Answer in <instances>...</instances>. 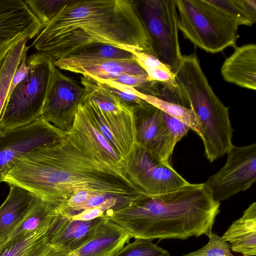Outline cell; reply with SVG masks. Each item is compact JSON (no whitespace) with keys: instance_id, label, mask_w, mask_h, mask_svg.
<instances>
[{"instance_id":"obj_32","label":"cell","mask_w":256,"mask_h":256,"mask_svg":"<svg viewBox=\"0 0 256 256\" xmlns=\"http://www.w3.org/2000/svg\"><path fill=\"white\" fill-rule=\"evenodd\" d=\"M96 80L104 88L114 94L132 108L144 101L140 98V92L133 87L121 84L109 80Z\"/></svg>"},{"instance_id":"obj_22","label":"cell","mask_w":256,"mask_h":256,"mask_svg":"<svg viewBox=\"0 0 256 256\" xmlns=\"http://www.w3.org/2000/svg\"><path fill=\"white\" fill-rule=\"evenodd\" d=\"M56 214L54 208L39 200L2 245L8 244L32 232L49 229Z\"/></svg>"},{"instance_id":"obj_9","label":"cell","mask_w":256,"mask_h":256,"mask_svg":"<svg viewBox=\"0 0 256 256\" xmlns=\"http://www.w3.org/2000/svg\"><path fill=\"white\" fill-rule=\"evenodd\" d=\"M224 165L204 183L216 202L249 189L256 180V144L233 146Z\"/></svg>"},{"instance_id":"obj_2","label":"cell","mask_w":256,"mask_h":256,"mask_svg":"<svg viewBox=\"0 0 256 256\" xmlns=\"http://www.w3.org/2000/svg\"><path fill=\"white\" fill-rule=\"evenodd\" d=\"M92 44L152 54L137 4L129 0H70L32 46L54 62Z\"/></svg>"},{"instance_id":"obj_15","label":"cell","mask_w":256,"mask_h":256,"mask_svg":"<svg viewBox=\"0 0 256 256\" xmlns=\"http://www.w3.org/2000/svg\"><path fill=\"white\" fill-rule=\"evenodd\" d=\"M132 108L136 144L169 162L176 144L166 129L162 110L145 101Z\"/></svg>"},{"instance_id":"obj_24","label":"cell","mask_w":256,"mask_h":256,"mask_svg":"<svg viewBox=\"0 0 256 256\" xmlns=\"http://www.w3.org/2000/svg\"><path fill=\"white\" fill-rule=\"evenodd\" d=\"M28 40L25 38L15 44L0 64V119L12 76L20 66L24 54L29 49L30 46L26 44Z\"/></svg>"},{"instance_id":"obj_28","label":"cell","mask_w":256,"mask_h":256,"mask_svg":"<svg viewBox=\"0 0 256 256\" xmlns=\"http://www.w3.org/2000/svg\"><path fill=\"white\" fill-rule=\"evenodd\" d=\"M134 54L137 61L152 80L178 86L174 74L156 57L150 54L141 52H136Z\"/></svg>"},{"instance_id":"obj_20","label":"cell","mask_w":256,"mask_h":256,"mask_svg":"<svg viewBox=\"0 0 256 256\" xmlns=\"http://www.w3.org/2000/svg\"><path fill=\"white\" fill-rule=\"evenodd\" d=\"M0 206V242L3 243L39 200L33 194L14 184Z\"/></svg>"},{"instance_id":"obj_27","label":"cell","mask_w":256,"mask_h":256,"mask_svg":"<svg viewBox=\"0 0 256 256\" xmlns=\"http://www.w3.org/2000/svg\"><path fill=\"white\" fill-rule=\"evenodd\" d=\"M140 98L171 116L180 120L202 138V132L200 128L194 112L190 108L141 92Z\"/></svg>"},{"instance_id":"obj_30","label":"cell","mask_w":256,"mask_h":256,"mask_svg":"<svg viewBox=\"0 0 256 256\" xmlns=\"http://www.w3.org/2000/svg\"><path fill=\"white\" fill-rule=\"evenodd\" d=\"M70 0H26V4L44 28Z\"/></svg>"},{"instance_id":"obj_4","label":"cell","mask_w":256,"mask_h":256,"mask_svg":"<svg viewBox=\"0 0 256 256\" xmlns=\"http://www.w3.org/2000/svg\"><path fill=\"white\" fill-rule=\"evenodd\" d=\"M174 76L200 128L206 157L212 162L234 146L228 108L214 94L198 60L183 64Z\"/></svg>"},{"instance_id":"obj_14","label":"cell","mask_w":256,"mask_h":256,"mask_svg":"<svg viewBox=\"0 0 256 256\" xmlns=\"http://www.w3.org/2000/svg\"><path fill=\"white\" fill-rule=\"evenodd\" d=\"M42 26L22 0H0V64L22 40L35 38Z\"/></svg>"},{"instance_id":"obj_12","label":"cell","mask_w":256,"mask_h":256,"mask_svg":"<svg viewBox=\"0 0 256 256\" xmlns=\"http://www.w3.org/2000/svg\"><path fill=\"white\" fill-rule=\"evenodd\" d=\"M82 104L125 162L137 144L132 108L125 105L114 110H102L86 97Z\"/></svg>"},{"instance_id":"obj_11","label":"cell","mask_w":256,"mask_h":256,"mask_svg":"<svg viewBox=\"0 0 256 256\" xmlns=\"http://www.w3.org/2000/svg\"><path fill=\"white\" fill-rule=\"evenodd\" d=\"M86 90L56 67L44 104L41 117L64 132L71 128Z\"/></svg>"},{"instance_id":"obj_13","label":"cell","mask_w":256,"mask_h":256,"mask_svg":"<svg viewBox=\"0 0 256 256\" xmlns=\"http://www.w3.org/2000/svg\"><path fill=\"white\" fill-rule=\"evenodd\" d=\"M66 134L86 154L125 174L124 160L104 136L82 104L78 108L71 128Z\"/></svg>"},{"instance_id":"obj_5","label":"cell","mask_w":256,"mask_h":256,"mask_svg":"<svg viewBox=\"0 0 256 256\" xmlns=\"http://www.w3.org/2000/svg\"><path fill=\"white\" fill-rule=\"evenodd\" d=\"M178 28L195 46L210 53L236 46L238 26L206 0H176Z\"/></svg>"},{"instance_id":"obj_36","label":"cell","mask_w":256,"mask_h":256,"mask_svg":"<svg viewBox=\"0 0 256 256\" xmlns=\"http://www.w3.org/2000/svg\"><path fill=\"white\" fill-rule=\"evenodd\" d=\"M70 254L58 251L52 248L44 256H70Z\"/></svg>"},{"instance_id":"obj_21","label":"cell","mask_w":256,"mask_h":256,"mask_svg":"<svg viewBox=\"0 0 256 256\" xmlns=\"http://www.w3.org/2000/svg\"><path fill=\"white\" fill-rule=\"evenodd\" d=\"M222 238L231 244L232 252L242 256L256 255V202L252 203L242 216L234 222Z\"/></svg>"},{"instance_id":"obj_26","label":"cell","mask_w":256,"mask_h":256,"mask_svg":"<svg viewBox=\"0 0 256 256\" xmlns=\"http://www.w3.org/2000/svg\"><path fill=\"white\" fill-rule=\"evenodd\" d=\"M206 0L209 4L234 20L238 26H252L256 22V0Z\"/></svg>"},{"instance_id":"obj_1","label":"cell","mask_w":256,"mask_h":256,"mask_svg":"<svg viewBox=\"0 0 256 256\" xmlns=\"http://www.w3.org/2000/svg\"><path fill=\"white\" fill-rule=\"evenodd\" d=\"M2 182L26 190L56 210L82 189L116 197L126 204L144 195L125 174L86 154L66 134L18 158L4 172Z\"/></svg>"},{"instance_id":"obj_7","label":"cell","mask_w":256,"mask_h":256,"mask_svg":"<svg viewBox=\"0 0 256 256\" xmlns=\"http://www.w3.org/2000/svg\"><path fill=\"white\" fill-rule=\"evenodd\" d=\"M137 6L152 54L174 74L182 57L176 0H144Z\"/></svg>"},{"instance_id":"obj_10","label":"cell","mask_w":256,"mask_h":256,"mask_svg":"<svg viewBox=\"0 0 256 256\" xmlns=\"http://www.w3.org/2000/svg\"><path fill=\"white\" fill-rule=\"evenodd\" d=\"M66 133L42 117L28 124L0 132V183L4 172L14 162L36 148L56 142Z\"/></svg>"},{"instance_id":"obj_25","label":"cell","mask_w":256,"mask_h":256,"mask_svg":"<svg viewBox=\"0 0 256 256\" xmlns=\"http://www.w3.org/2000/svg\"><path fill=\"white\" fill-rule=\"evenodd\" d=\"M136 58L134 54L116 46L92 44L77 50L62 58L80 62L128 60Z\"/></svg>"},{"instance_id":"obj_6","label":"cell","mask_w":256,"mask_h":256,"mask_svg":"<svg viewBox=\"0 0 256 256\" xmlns=\"http://www.w3.org/2000/svg\"><path fill=\"white\" fill-rule=\"evenodd\" d=\"M30 70L6 102L0 132L28 124L41 117L55 66L46 56L34 53L26 59Z\"/></svg>"},{"instance_id":"obj_18","label":"cell","mask_w":256,"mask_h":256,"mask_svg":"<svg viewBox=\"0 0 256 256\" xmlns=\"http://www.w3.org/2000/svg\"><path fill=\"white\" fill-rule=\"evenodd\" d=\"M132 238L123 228L104 216L90 239L70 256H114Z\"/></svg>"},{"instance_id":"obj_34","label":"cell","mask_w":256,"mask_h":256,"mask_svg":"<svg viewBox=\"0 0 256 256\" xmlns=\"http://www.w3.org/2000/svg\"><path fill=\"white\" fill-rule=\"evenodd\" d=\"M162 120L174 142L176 144L190 128L178 119L162 111Z\"/></svg>"},{"instance_id":"obj_31","label":"cell","mask_w":256,"mask_h":256,"mask_svg":"<svg viewBox=\"0 0 256 256\" xmlns=\"http://www.w3.org/2000/svg\"><path fill=\"white\" fill-rule=\"evenodd\" d=\"M114 256H170V254L151 240L135 239Z\"/></svg>"},{"instance_id":"obj_29","label":"cell","mask_w":256,"mask_h":256,"mask_svg":"<svg viewBox=\"0 0 256 256\" xmlns=\"http://www.w3.org/2000/svg\"><path fill=\"white\" fill-rule=\"evenodd\" d=\"M137 90L162 100L190 108L189 102L178 84L172 86L165 82L152 80Z\"/></svg>"},{"instance_id":"obj_17","label":"cell","mask_w":256,"mask_h":256,"mask_svg":"<svg viewBox=\"0 0 256 256\" xmlns=\"http://www.w3.org/2000/svg\"><path fill=\"white\" fill-rule=\"evenodd\" d=\"M56 67L90 76L96 80H110L122 74L148 75L136 58L128 60L73 61L64 58L54 62Z\"/></svg>"},{"instance_id":"obj_16","label":"cell","mask_w":256,"mask_h":256,"mask_svg":"<svg viewBox=\"0 0 256 256\" xmlns=\"http://www.w3.org/2000/svg\"><path fill=\"white\" fill-rule=\"evenodd\" d=\"M104 218L84 221L74 220L68 214L56 213L48 231V243L54 249L71 254L90 239Z\"/></svg>"},{"instance_id":"obj_23","label":"cell","mask_w":256,"mask_h":256,"mask_svg":"<svg viewBox=\"0 0 256 256\" xmlns=\"http://www.w3.org/2000/svg\"><path fill=\"white\" fill-rule=\"evenodd\" d=\"M48 230L32 232L2 245L0 256H44L52 249L48 242Z\"/></svg>"},{"instance_id":"obj_19","label":"cell","mask_w":256,"mask_h":256,"mask_svg":"<svg viewBox=\"0 0 256 256\" xmlns=\"http://www.w3.org/2000/svg\"><path fill=\"white\" fill-rule=\"evenodd\" d=\"M220 72L225 81L242 88L256 90V44L235 46L233 54L223 63Z\"/></svg>"},{"instance_id":"obj_3","label":"cell","mask_w":256,"mask_h":256,"mask_svg":"<svg viewBox=\"0 0 256 256\" xmlns=\"http://www.w3.org/2000/svg\"><path fill=\"white\" fill-rule=\"evenodd\" d=\"M220 206L204 183H190L170 192L144 195L105 216L135 239L186 240L212 233Z\"/></svg>"},{"instance_id":"obj_35","label":"cell","mask_w":256,"mask_h":256,"mask_svg":"<svg viewBox=\"0 0 256 256\" xmlns=\"http://www.w3.org/2000/svg\"><path fill=\"white\" fill-rule=\"evenodd\" d=\"M26 54L27 52H26L23 56L20 66L12 76L8 88L6 102L15 88L26 78L30 72V65L26 64Z\"/></svg>"},{"instance_id":"obj_37","label":"cell","mask_w":256,"mask_h":256,"mask_svg":"<svg viewBox=\"0 0 256 256\" xmlns=\"http://www.w3.org/2000/svg\"><path fill=\"white\" fill-rule=\"evenodd\" d=\"M2 243L0 242V248L2 247Z\"/></svg>"},{"instance_id":"obj_33","label":"cell","mask_w":256,"mask_h":256,"mask_svg":"<svg viewBox=\"0 0 256 256\" xmlns=\"http://www.w3.org/2000/svg\"><path fill=\"white\" fill-rule=\"evenodd\" d=\"M208 243L200 249L182 256H234L230 251L231 244L216 234L208 236Z\"/></svg>"},{"instance_id":"obj_8","label":"cell","mask_w":256,"mask_h":256,"mask_svg":"<svg viewBox=\"0 0 256 256\" xmlns=\"http://www.w3.org/2000/svg\"><path fill=\"white\" fill-rule=\"evenodd\" d=\"M124 172L131 182L148 196L170 192L190 184L169 162L138 144L125 161Z\"/></svg>"}]
</instances>
